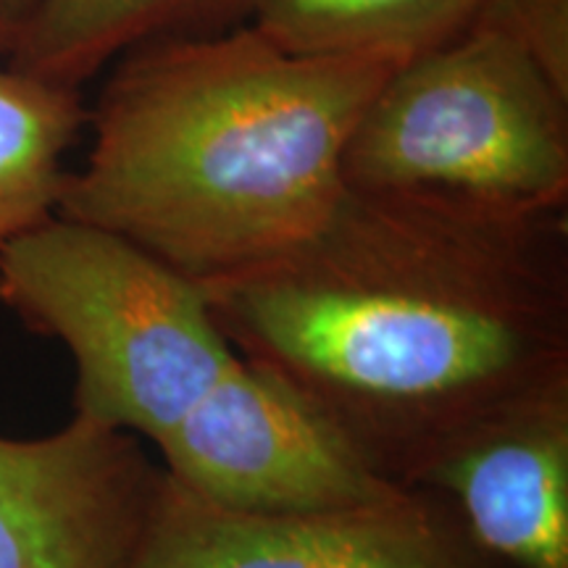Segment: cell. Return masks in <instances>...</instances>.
Listing matches in <instances>:
<instances>
[{
	"instance_id": "1",
	"label": "cell",
	"mask_w": 568,
	"mask_h": 568,
	"mask_svg": "<svg viewBox=\"0 0 568 568\" xmlns=\"http://www.w3.org/2000/svg\"><path fill=\"white\" fill-rule=\"evenodd\" d=\"M201 284L234 353L400 487L489 416L568 382L566 211L345 187L308 237Z\"/></svg>"
},
{
	"instance_id": "2",
	"label": "cell",
	"mask_w": 568,
	"mask_h": 568,
	"mask_svg": "<svg viewBox=\"0 0 568 568\" xmlns=\"http://www.w3.org/2000/svg\"><path fill=\"white\" fill-rule=\"evenodd\" d=\"M395 67L284 51L247 21L132 48L55 213L197 282L272 258L335 209L353 126Z\"/></svg>"
},
{
	"instance_id": "3",
	"label": "cell",
	"mask_w": 568,
	"mask_h": 568,
	"mask_svg": "<svg viewBox=\"0 0 568 568\" xmlns=\"http://www.w3.org/2000/svg\"><path fill=\"white\" fill-rule=\"evenodd\" d=\"M0 303L67 345L77 418L151 443L237 358L201 282L59 213L0 245Z\"/></svg>"
},
{
	"instance_id": "4",
	"label": "cell",
	"mask_w": 568,
	"mask_h": 568,
	"mask_svg": "<svg viewBox=\"0 0 568 568\" xmlns=\"http://www.w3.org/2000/svg\"><path fill=\"white\" fill-rule=\"evenodd\" d=\"M343 180L506 216L566 211L568 92L500 34L466 27L389 71L353 126Z\"/></svg>"
},
{
	"instance_id": "5",
	"label": "cell",
	"mask_w": 568,
	"mask_h": 568,
	"mask_svg": "<svg viewBox=\"0 0 568 568\" xmlns=\"http://www.w3.org/2000/svg\"><path fill=\"white\" fill-rule=\"evenodd\" d=\"M155 445L174 485L232 514H337L406 489L372 471L301 395L240 355Z\"/></svg>"
},
{
	"instance_id": "6",
	"label": "cell",
	"mask_w": 568,
	"mask_h": 568,
	"mask_svg": "<svg viewBox=\"0 0 568 568\" xmlns=\"http://www.w3.org/2000/svg\"><path fill=\"white\" fill-rule=\"evenodd\" d=\"M122 568H508L443 493L406 487L366 508L247 516L205 506L163 471Z\"/></svg>"
},
{
	"instance_id": "7",
	"label": "cell",
	"mask_w": 568,
	"mask_h": 568,
	"mask_svg": "<svg viewBox=\"0 0 568 568\" xmlns=\"http://www.w3.org/2000/svg\"><path fill=\"white\" fill-rule=\"evenodd\" d=\"M161 481L132 435L77 416L0 437V568H122Z\"/></svg>"
},
{
	"instance_id": "8",
	"label": "cell",
	"mask_w": 568,
	"mask_h": 568,
	"mask_svg": "<svg viewBox=\"0 0 568 568\" xmlns=\"http://www.w3.org/2000/svg\"><path fill=\"white\" fill-rule=\"evenodd\" d=\"M416 487L443 493L508 568H568V382L474 426Z\"/></svg>"
},
{
	"instance_id": "9",
	"label": "cell",
	"mask_w": 568,
	"mask_h": 568,
	"mask_svg": "<svg viewBox=\"0 0 568 568\" xmlns=\"http://www.w3.org/2000/svg\"><path fill=\"white\" fill-rule=\"evenodd\" d=\"M258 0H40L9 55L13 69L80 90L145 42L251 21Z\"/></svg>"
},
{
	"instance_id": "10",
	"label": "cell",
	"mask_w": 568,
	"mask_h": 568,
	"mask_svg": "<svg viewBox=\"0 0 568 568\" xmlns=\"http://www.w3.org/2000/svg\"><path fill=\"white\" fill-rule=\"evenodd\" d=\"M481 0H258L253 24L284 51L403 63L453 40Z\"/></svg>"
},
{
	"instance_id": "11",
	"label": "cell",
	"mask_w": 568,
	"mask_h": 568,
	"mask_svg": "<svg viewBox=\"0 0 568 568\" xmlns=\"http://www.w3.org/2000/svg\"><path fill=\"white\" fill-rule=\"evenodd\" d=\"M84 124L80 90L0 63V245L55 216Z\"/></svg>"
},
{
	"instance_id": "12",
	"label": "cell",
	"mask_w": 568,
	"mask_h": 568,
	"mask_svg": "<svg viewBox=\"0 0 568 568\" xmlns=\"http://www.w3.org/2000/svg\"><path fill=\"white\" fill-rule=\"evenodd\" d=\"M468 27L500 34L568 92V0H481Z\"/></svg>"
},
{
	"instance_id": "13",
	"label": "cell",
	"mask_w": 568,
	"mask_h": 568,
	"mask_svg": "<svg viewBox=\"0 0 568 568\" xmlns=\"http://www.w3.org/2000/svg\"><path fill=\"white\" fill-rule=\"evenodd\" d=\"M40 0H0V59H9Z\"/></svg>"
}]
</instances>
